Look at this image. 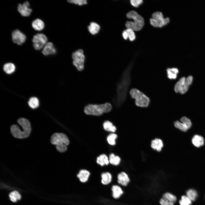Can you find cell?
Returning <instances> with one entry per match:
<instances>
[{"mask_svg":"<svg viewBox=\"0 0 205 205\" xmlns=\"http://www.w3.org/2000/svg\"><path fill=\"white\" fill-rule=\"evenodd\" d=\"M132 68V65H130L124 71L120 79L117 84L116 95L113 100L114 103L116 107L120 106L126 99L131 83Z\"/></svg>","mask_w":205,"mask_h":205,"instance_id":"cell-1","label":"cell"},{"mask_svg":"<svg viewBox=\"0 0 205 205\" xmlns=\"http://www.w3.org/2000/svg\"><path fill=\"white\" fill-rule=\"evenodd\" d=\"M17 122L22 127V130H20L17 125H12L10 129L11 132L13 136L15 138L20 139L25 138L28 137L31 130L29 121L26 118H21L18 120Z\"/></svg>","mask_w":205,"mask_h":205,"instance_id":"cell-2","label":"cell"},{"mask_svg":"<svg viewBox=\"0 0 205 205\" xmlns=\"http://www.w3.org/2000/svg\"><path fill=\"white\" fill-rule=\"evenodd\" d=\"M112 108L111 104L108 102L100 104H89L85 107L84 111L87 115L98 116L110 112Z\"/></svg>","mask_w":205,"mask_h":205,"instance_id":"cell-3","label":"cell"},{"mask_svg":"<svg viewBox=\"0 0 205 205\" xmlns=\"http://www.w3.org/2000/svg\"><path fill=\"white\" fill-rule=\"evenodd\" d=\"M51 143L56 145V148L59 152L63 153L65 151L67 146L69 143V140L65 134L63 133H56L51 136Z\"/></svg>","mask_w":205,"mask_h":205,"instance_id":"cell-4","label":"cell"},{"mask_svg":"<svg viewBox=\"0 0 205 205\" xmlns=\"http://www.w3.org/2000/svg\"><path fill=\"white\" fill-rule=\"evenodd\" d=\"M127 17L132 19L134 22L127 21L126 23L127 28H130L133 30H140L144 26V21L143 18L135 11H131L126 14Z\"/></svg>","mask_w":205,"mask_h":205,"instance_id":"cell-5","label":"cell"},{"mask_svg":"<svg viewBox=\"0 0 205 205\" xmlns=\"http://www.w3.org/2000/svg\"><path fill=\"white\" fill-rule=\"evenodd\" d=\"M130 94L132 97L135 99L136 105L141 107H146L149 105L150 100L144 93L136 89L131 90Z\"/></svg>","mask_w":205,"mask_h":205,"instance_id":"cell-6","label":"cell"},{"mask_svg":"<svg viewBox=\"0 0 205 205\" xmlns=\"http://www.w3.org/2000/svg\"><path fill=\"white\" fill-rule=\"evenodd\" d=\"M193 78L190 75L185 78L183 77L176 83L174 87L175 91L177 93L184 94L188 91L189 87L191 85Z\"/></svg>","mask_w":205,"mask_h":205,"instance_id":"cell-7","label":"cell"},{"mask_svg":"<svg viewBox=\"0 0 205 205\" xmlns=\"http://www.w3.org/2000/svg\"><path fill=\"white\" fill-rule=\"evenodd\" d=\"M72 57L73 60V65L78 71H82L84 69L85 60L83 50L79 49L73 53Z\"/></svg>","mask_w":205,"mask_h":205,"instance_id":"cell-8","label":"cell"},{"mask_svg":"<svg viewBox=\"0 0 205 205\" xmlns=\"http://www.w3.org/2000/svg\"><path fill=\"white\" fill-rule=\"evenodd\" d=\"M152 18L150 19L151 24L155 27H161L167 24L170 21L168 17L164 18L162 13L160 12H156L152 15Z\"/></svg>","mask_w":205,"mask_h":205,"instance_id":"cell-9","label":"cell"},{"mask_svg":"<svg viewBox=\"0 0 205 205\" xmlns=\"http://www.w3.org/2000/svg\"><path fill=\"white\" fill-rule=\"evenodd\" d=\"M48 39L45 35L38 33L34 35L32 39L33 46L37 50L41 49L47 43Z\"/></svg>","mask_w":205,"mask_h":205,"instance_id":"cell-10","label":"cell"},{"mask_svg":"<svg viewBox=\"0 0 205 205\" xmlns=\"http://www.w3.org/2000/svg\"><path fill=\"white\" fill-rule=\"evenodd\" d=\"M13 42L19 45H21L24 43L26 39L25 35L19 30H15L12 33Z\"/></svg>","mask_w":205,"mask_h":205,"instance_id":"cell-11","label":"cell"},{"mask_svg":"<svg viewBox=\"0 0 205 205\" xmlns=\"http://www.w3.org/2000/svg\"><path fill=\"white\" fill-rule=\"evenodd\" d=\"M29 3L27 1L24 2L22 4H20L17 7L18 11L22 16H28L32 11L31 9L29 8Z\"/></svg>","mask_w":205,"mask_h":205,"instance_id":"cell-12","label":"cell"},{"mask_svg":"<svg viewBox=\"0 0 205 205\" xmlns=\"http://www.w3.org/2000/svg\"><path fill=\"white\" fill-rule=\"evenodd\" d=\"M118 183L124 187L128 186L130 182V179L128 174L126 172L122 171L117 176Z\"/></svg>","mask_w":205,"mask_h":205,"instance_id":"cell-13","label":"cell"},{"mask_svg":"<svg viewBox=\"0 0 205 205\" xmlns=\"http://www.w3.org/2000/svg\"><path fill=\"white\" fill-rule=\"evenodd\" d=\"M42 52L44 55L48 56L55 54L56 52V50L53 43L51 42H48L44 46Z\"/></svg>","mask_w":205,"mask_h":205,"instance_id":"cell-14","label":"cell"},{"mask_svg":"<svg viewBox=\"0 0 205 205\" xmlns=\"http://www.w3.org/2000/svg\"><path fill=\"white\" fill-rule=\"evenodd\" d=\"M112 196L115 199L119 198L123 194L124 191L120 186L117 185H113L111 188Z\"/></svg>","mask_w":205,"mask_h":205,"instance_id":"cell-15","label":"cell"},{"mask_svg":"<svg viewBox=\"0 0 205 205\" xmlns=\"http://www.w3.org/2000/svg\"><path fill=\"white\" fill-rule=\"evenodd\" d=\"M90 174V173L88 171L81 169L77 175V177L81 182L85 183L88 180Z\"/></svg>","mask_w":205,"mask_h":205,"instance_id":"cell-16","label":"cell"},{"mask_svg":"<svg viewBox=\"0 0 205 205\" xmlns=\"http://www.w3.org/2000/svg\"><path fill=\"white\" fill-rule=\"evenodd\" d=\"M192 144L197 147H199L204 145V140L203 137L198 135H195L192 139Z\"/></svg>","mask_w":205,"mask_h":205,"instance_id":"cell-17","label":"cell"},{"mask_svg":"<svg viewBox=\"0 0 205 205\" xmlns=\"http://www.w3.org/2000/svg\"><path fill=\"white\" fill-rule=\"evenodd\" d=\"M163 144L162 140L159 138H156L151 142V147L153 149L158 151H161Z\"/></svg>","mask_w":205,"mask_h":205,"instance_id":"cell-18","label":"cell"},{"mask_svg":"<svg viewBox=\"0 0 205 205\" xmlns=\"http://www.w3.org/2000/svg\"><path fill=\"white\" fill-rule=\"evenodd\" d=\"M101 182L102 184L107 185L110 184L112 181V176L108 172L102 173L101 175Z\"/></svg>","mask_w":205,"mask_h":205,"instance_id":"cell-19","label":"cell"},{"mask_svg":"<svg viewBox=\"0 0 205 205\" xmlns=\"http://www.w3.org/2000/svg\"><path fill=\"white\" fill-rule=\"evenodd\" d=\"M32 26L35 30L37 31H41L44 29V24L43 21L41 19H37L32 21Z\"/></svg>","mask_w":205,"mask_h":205,"instance_id":"cell-20","label":"cell"},{"mask_svg":"<svg viewBox=\"0 0 205 205\" xmlns=\"http://www.w3.org/2000/svg\"><path fill=\"white\" fill-rule=\"evenodd\" d=\"M167 76L170 79H175L177 77L179 71L177 68H168L166 70Z\"/></svg>","mask_w":205,"mask_h":205,"instance_id":"cell-21","label":"cell"},{"mask_svg":"<svg viewBox=\"0 0 205 205\" xmlns=\"http://www.w3.org/2000/svg\"><path fill=\"white\" fill-rule=\"evenodd\" d=\"M89 32L92 34H95L99 32L100 29V26L97 23L94 22H91L88 26Z\"/></svg>","mask_w":205,"mask_h":205,"instance_id":"cell-22","label":"cell"},{"mask_svg":"<svg viewBox=\"0 0 205 205\" xmlns=\"http://www.w3.org/2000/svg\"><path fill=\"white\" fill-rule=\"evenodd\" d=\"M97 163L101 166L107 165L109 161L107 156L105 154H102L98 157L97 159Z\"/></svg>","mask_w":205,"mask_h":205,"instance_id":"cell-23","label":"cell"},{"mask_svg":"<svg viewBox=\"0 0 205 205\" xmlns=\"http://www.w3.org/2000/svg\"><path fill=\"white\" fill-rule=\"evenodd\" d=\"M10 200L13 202H16L21 199V195L19 192L16 190L11 192L9 194Z\"/></svg>","mask_w":205,"mask_h":205,"instance_id":"cell-24","label":"cell"},{"mask_svg":"<svg viewBox=\"0 0 205 205\" xmlns=\"http://www.w3.org/2000/svg\"><path fill=\"white\" fill-rule=\"evenodd\" d=\"M103 127L104 129L108 132H114L116 130V127L109 121H106L104 122Z\"/></svg>","mask_w":205,"mask_h":205,"instance_id":"cell-25","label":"cell"},{"mask_svg":"<svg viewBox=\"0 0 205 205\" xmlns=\"http://www.w3.org/2000/svg\"><path fill=\"white\" fill-rule=\"evenodd\" d=\"M4 71L8 74L13 73L15 71V66L13 63H8L5 64L3 66Z\"/></svg>","mask_w":205,"mask_h":205,"instance_id":"cell-26","label":"cell"},{"mask_svg":"<svg viewBox=\"0 0 205 205\" xmlns=\"http://www.w3.org/2000/svg\"><path fill=\"white\" fill-rule=\"evenodd\" d=\"M109 160L111 164L116 166L120 163L121 159L118 156L115 155L113 153H111L109 156Z\"/></svg>","mask_w":205,"mask_h":205,"instance_id":"cell-27","label":"cell"},{"mask_svg":"<svg viewBox=\"0 0 205 205\" xmlns=\"http://www.w3.org/2000/svg\"><path fill=\"white\" fill-rule=\"evenodd\" d=\"M162 197L174 203L176 202L177 200V198L176 196L169 192L164 193L163 194Z\"/></svg>","mask_w":205,"mask_h":205,"instance_id":"cell-28","label":"cell"},{"mask_svg":"<svg viewBox=\"0 0 205 205\" xmlns=\"http://www.w3.org/2000/svg\"><path fill=\"white\" fill-rule=\"evenodd\" d=\"M28 103L29 106L32 109L37 108L39 105L38 99L37 98L34 97L30 98Z\"/></svg>","mask_w":205,"mask_h":205,"instance_id":"cell-29","label":"cell"},{"mask_svg":"<svg viewBox=\"0 0 205 205\" xmlns=\"http://www.w3.org/2000/svg\"><path fill=\"white\" fill-rule=\"evenodd\" d=\"M187 196L191 201H194L197 196L196 192L195 190L190 189L186 192Z\"/></svg>","mask_w":205,"mask_h":205,"instance_id":"cell-30","label":"cell"},{"mask_svg":"<svg viewBox=\"0 0 205 205\" xmlns=\"http://www.w3.org/2000/svg\"><path fill=\"white\" fill-rule=\"evenodd\" d=\"M117 137V135L116 134L111 133L110 134L107 138L108 143L111 145H114L116 144L115 140Z\"/></svg>","mask_w":205,"mask_h":205,"instance_id":"cell-31","label":"cell"},{"mask_svg":"<svg viewBox=\"0 0 205 205\" xmlns=\"http://www.w3.org/2000/svg\"><path fill=\"white\" fill-rule=\"evenodd\" d=\"M175 127L183 132H186L188 129L187 127L182 122L179 121H177L174 123Z\"/></svg>","mask_w":205,"mask_h":205,"instance_id":"cell-32","label":"cell"},{"mask_svg":"<svg viewBox=\"0 0 205 205\" xmlns=\"http://www.w3.org/2000/svg\"><path fill=\"white\" fill-rule=\"evenodd\" d=\"M180 205H190L192 203V201L186 196H183L181 199L179 201Z\"/></svg>","mask_w":205,"mask_h":205,"instance_id":"cell-33","label":"cell"},{"mask_svg":"<svg viewBox=\"0 0 205 205\" xmlns=\"http://www.w3.org/2000/svg\"><path fill=\"white\" fill-rule=\"evenodd\" d=\"M181 122L183 123L188 129L192 126V123L190 120L187 117L183 116L180 119Z\"/></svg>","mask_w":205,"mask_h":205,"instance_id":"cell-34","label":"cell"},{"mask_svg":"<svg viewBox=\"0 0 205 205\" xmlns=\"http://www.w3.org/2000/svg\"><path fill=\"white\" fill-rule=\"evenodd\" d=\"M125 30L128 34L130 40L131 41L134 40L136 38V36L134 30L130 28H127Z\"/></svg>","mask_w":205,"mask_h":205,"instance_id":"cell-35","label":"cell"},{"mask_svg":"<svg viewBox=\"0 0 205 205\" xmlns=\"http://www.w3.org/2000/svg\"><path fill=\"white\" fill-rule=\"evenodd\" d=\"M68 2L70 3H72L79 5H82L87 4V1L86 0H69Z\"/></svg>","mask_w":205,"mask_h":205,"instance_id":"cell-36","label":"cell"},{"mask_svg":"<svg viewBox=\"0 0 205 205\" xmlns=\"http://www.w3.org/2000/svg\"><path fill=\"white\" fill-rule=\"evenodd\" d=\"M160 205H174V203L171 202L161 197L159 201Z\"/></svg>","mask_w":205,"mask_h":205,"instance_id":"cell-37","label":"cell"},{"mask_svg":"<svg viewBox=\"0 0 205 205\" xmlns=\"http://www.w3.org/2000/svg\"><path fill=\"white\" fill-rule=\"evenodd\" d=\"M142 0H131V3L133 6L137 7L143 3Z\"/></svg>","mask_w":205,"mask_h":205,"instance_id":"cell-38","label":"cell"},{"mask_svg":"<svg viewBox=\"0 0 205 205\" xmlns=\"http://www.w3.org/2000/svg\"><path fill=\"white\" fill-rule=\"evenodd\" d=\"M122 35L123 37L125 40L127 39L128 37V34L125 30H124L123 31L122 33Z\"/></svg>","mask_w":205,"mask_h":205,"instance_id":"cell-39","label":"cell"}]
</instances>
